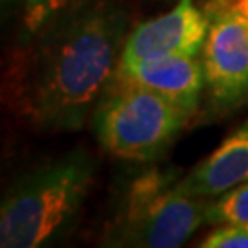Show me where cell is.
I'll list each match as a JSON object with an SVG mask.
<instances>
[{
    "instance_id": "obj_2",
    "label": "cell",
    "mask_w": 248,
    "mask_h": 248,
    "mask_svg": "<svg viewBox=\"0 0 248 248\" xmlns=\"http://www.w3.org/2000/svg\"><path fill=\"white\" fill-rule=\"evenodd\" d=\"M96 160L74 149L24 171L2 197L0 247L41 248L62 241L90 193Z\"/></svg>"
},
{
    "instance_id": "obj_1",
    "label": "cell",
    "mask_w": 248,
    "mask_h": 248,
    "mask_svg": "<svg viewBox=\"0 0 248 248\" xmlns=\"http://www.w3.org/2000/svg\"><path fill=\"white\" fill-rule=\"evenodd\" d=\"M127 30L122 2L89 0L33 37L18 94L31 124L79 131L114 76Z\"/></svg>"
},
{
    "instance_id": "obj_10",
    "label": "cell",
    "mask_w": 248,
    "mask_h": 248,
    "mask_svg": "<svg viewBox=\"0 0 248 248\" xmlns=\"http://www.w3.org/2000/svg\"><path fill=\"white\" fill-rule=\"evenodd\" d=\"M248 224V180L210 199L206 212V226Z\"/></svg>"
},
{
    "instance_id": "obj_12",
    "label": "cell",
    "mask_w": 248,
    "mask_h": 248,
    "mask_svg": "<svg viewBox=\"0 0 248 248\" xmlns=\"http://www.w3.org/2000/svg\"><path fill=\"white\" fill-rule=\"evenodd\" d=\"M232 2H233V8L237 9V13L248 26V0H232Z\"/></svg>"
},
{
    "instance_id": "obj_8",
    "label": "cell",
    "mask_w": 248,
    "mask_h": 248,
    "mask_svg": "<svg viewBox=\"0 0 248 248\" xmlns=\"http://www.w3.org/2000/svg\"><path fill=\"white\" fill-rule=\"evenodd\" d=\"M248 180V120L177 180V191L193 199H215Z\"/></svg>"
},
{
    "instance_id": "obj_9",
    "label": "cell",
    "mask_w": 248,
    "mask_h": 248,
    "mask_svg": "<svg viewBox=\"0 0 248 248\" xmlns=\"http://www.w3.org/2000/svg\"><path fill=\"white\" fill-rule=\"evenodd\" d=\"M89 0H24L22 2V35L31 41L55 20L81 8Z\"/></svg>"
},
{
    "instance_id": "obj_7",
    "label": "cell",
    "mask_w": 248,
    "mask_h": 248,
    "mask_svg": "<svg viewBox=\"0 0 248 248\" xmlns=\"http://www.w3.org/2000/svg\"><path fill=\"white\" fill-rule=\"evenodd\" d=\"M116 74L156 92L189 118L197 114L202 94H206L204 68L199 57L169 55L133 66H118Z\"/></svg>"
},
{
    "instance_id": "obj_6",
    "label": "cell",
    "mask_w": 248,
    "mask_h": 248,
    "mask_svg": "<svg viewBox=\"0 0 248 248\" xmlns=\"http://www.w3.org/2000/svg\"><path fill=\"white\" fill-rule=\"evenodd\" d=\"M208 30V13L197 8L195 0H177L171 11L129 31L118 66H133L169 55L201 57Z\"/></svg>"
},
{
    "instance_id": "obj_4",
    "label": "cell",
    "mask_w": 248,
    "mask_h": 248,
    "mask_svg": "<svg viewBox=\"0 0 248 248\" xmlns=\"http://www.w3.org/2000/svg\"><path fill=\"white\" fill-rule=\"evenodd\" d=\"M177 175L149 169L125 191L105 235L107 247L175 248L206 226L210 199L177 191Z\"/></svg>"
},
{
    "instance_id": "obj_13",
    "label": "cell",
    "mask_w": 248,
    "mask_h": 248,
    "mask_svg": "<svg viewBox=\"0 0 248 248\" xmlns=\"http://www.w3.org/2000/svg\"><path fill=\"white\" fill-rule=\"evenodd\" d=\"M15 2H18V0H2L4 6H11V4H15Z\"/></svg>"
},
{
    "instance_id": "obj_5",
    "label": "cell",
    "mask_w": 248,
    "mask_h": 248,
    "mask_svg": "<svg viewBox=\"0 0 248 248\" xmlns=\"http://www.w3.org/2000/svg\"><path fill=\"white\" fill-rule=\"evenodd\" d=\"M210 30L201 61L212 114H226L248 99V26L232 0H213L204 9Z\"/></svg>"
},
{
    "instance_id": "obj_3",
    "label": "cell",
    "mask_w": 248,
    "mask_h": 248,
    "mask_svg": "<svg viewBox=\"0 0 248 248\" xmlns=\"http://www.w3.org/2000/svg\"><path fill=\"white\" fill-rule=\"evenodd\" d=\"M90 120L107 153L131 162H153L191 118L156 92L114 72Z\"/></svg>"
},
{
    "instance_id": "obj_11",
    "label": "cell",
    "mask_w": 248,
    "mask_h": 248,
    "mask_svg": "<svg viewBox=\"0 0 248 248\" xmlns=\"http://www.w3.org/2000/svg\"><path fill=\"white\" fill-rule=\"evenodd\" d=\"M202 248H248V224H221L206 235Z\"/></svg>"
}]
</instances>
